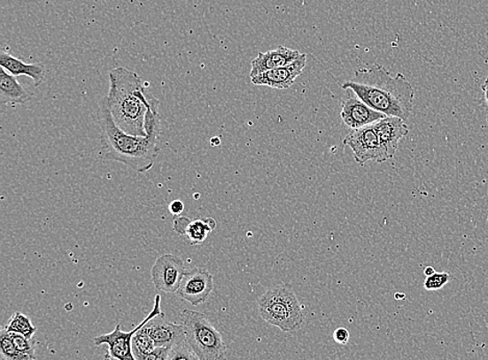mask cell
I'll return each mask as SVG.
<instances>
[{
    "label": "cell",
    "instance_id": "1",
    "mask_svg": "<svg viewBox=\"0 0 488 360\" xmlns=\"http://www.w3.org/2000/svg\"><path fill=\"white\" fill-rule=\"evenodd\" d=\"M344 90L351 88L360 99L379 113L407 121L414 110V90L402 73L392 74L381 65L355 71L352 79L345 82Z\"/></svg>",
    "mask_w": 488,
    "mask_h": 360
},
{
    "label": "cell",
    "instance_id": "2",
    "mask_svg": "<svg viewBox=\"0 0 488 360\" xmlns=\"http://www.w3.org/2000/svg\"><path fill=\"white\" fill-rule=\"evenodd\" d=\"M97 119L101 128V157L125 164L139 173L152 169L159 152L160 132H147L146 137L124 133L112 119L105 97L99 102Z\"/></svg>",
    "mask_w": 488,
    "mask_h": 360
},
{
    "label": "cell",
    "instance_id": "3",
    "mask_svg": "<svg viewBox=\"0 0 488 360\" xmlns=\"http://www.w3.org/2000/svg\"><path fill=\"white\" fill-rule=\"evenodd\" d=\"M110 91L105 96L112 119L124 133L146 137L147 88L138 74L128 68L112 69L109 73Z\"/></svg>",
    "mask_w": 488,
    "mask_h": 360
},
{
    "label": "cell",
    "instance_id": "4",
    "mask_svg": "<svg viewBox=\"0 0 488 360\" xmlns=\"http://www.w3.org/2000/svg\"><path fill=\"white\" fill-rule=\"evenodd\" d=\"M259 314L264 321L283 333H295L305 322L301 303L293 287L288 283L274 286L261 295Z\"/></svg>",
    "mask_w": 488,
    "mask_h": 360
},
{
    "label": "cell",
    "instance_id": "5",
    "mask_svg": "<svg viewBox=\"0 0 488 360\" xmlns=\"http://www.w3.org/2000/svg\"><path fill=\"white\" fill-rule=\"evenodd\" d=\"M181 320L186 340L200 360H228V347L222 335L205 314L184 310Z\"/></svg>",
    "mask_w": 488,
    "mask_h": 360
},
{
    "label": "cell",
    "instance_id": "6",
    "mask_svg": "<svg viewBox=\"0 0 488 360\" xmlns=\"http://www.w3.org/2000/svg\"><path fill=\"white\" fill-rule=\"evenodd\" d=\"M160 316H164V314L162 310H160V296L158 295V296H156V301H154L153 310L150 312V315H148L145 320H143L138 326L132 330V332H122L120 324H118L114 332L94 338L93 344L97 347L108 345L110 356L117 360H136L133 353L134 335L140 328L144 326L148 321Z\"/></svg>",
    "mask_w": 488,
    "mask_h": 360
},
{
    "label": "cell",
    "instance_id": "7",
    "mask_svg": "<svg viewBox=\"0 0 488 360\" xmlns=\"http://www.w3.org/2000/svg\"><path fill=\"white\" fill-rule=\"evenodd\" d=\"M345 146L350 147L354 153V159L357 164L364 165L368 162L383 164L388 161L373 124L366 127L353 129L346 138L344 139Z\"/></svg>",
    "mask_w": 488,
    "mask_h": 360
},
{
    "label": "cell",
    "instance_id": "8",
    "mask_svg": "<svg viewBox=\"0 0 488 360\" xmlns=\"http://www.w3.org/2000/svg\"><path fill=\"white\" fill-rule=\"evenodd\" d=\"M186 272L181 257L174 255L159 257L151 270L153 285L159 291L177 293Z\"/></svg>",
    "mask_w": 488,
    "mask_h": 360
},
{
    "label": "cell",
    "instance_id": "9",
    "mask_svg": "<svg viewBox=\"0 0 488 360\" xmlns=\"http://www.w3.org/2000/svg\"><path fill=\"white\" fill-rule=\"evenodd\" d=\"M345 92L346 98L342 103L341 117L349 128L359 129L372 126L386 117L362 102L351 88H346Z\"/></svg>",
    "mask_w": 488,
    "mask_h": 360
},
{
    "label": "cell",
    "instance_id": "10",
    "mask_svg": "<svg viewBox=\"0 0 488 360\" xmlns=\"http://www.w3.org/2000/svg\"><path fill=\"white\" fill-rule=\"evenodd\" d=\"M213 288V275L206 270L196 268L184 273L177 294L189 303L198 306L210 297Z\"/></svg>",
    "mask_w": 488,
    "mask_h": 360
},
{
    "label": "cell",
    "instance_id": "11",
    "mask_svg": "<svg viewBox=\"0 0 488 360\" xmlns=\"http://www.w3.org/2000/svg\"><path fill=\"white\" fill-rule=\"evenodd\" d=\"M306 65V55H302L293 63L282 68L267 71V73L253 76L252 84L255 86H267L278 90H287L294 85L297 78L302 74Z\"/></svg>",
    "mask_w": 488,
    "mask_h": 360
},
{
    "label": "cell",
    "instance_id": "12",
    "mask_svg": "<svg viewBox=\"0 0 488 360\" xmlns=\"http://www.w3.org/2000/svg\"><path fill=\"white\" fill-rule=\"evenodd\" d=\"M373 126L386 156L389 159L394 157L400 141L409 134V127L406 121L398 117L386 116L383 119L374 123Z\"/></svg>",
    "mask_w": 488,
    "mask_h": 360
},
{
    "label": "cell",
    "instance_id": "13",
    "mask_svg": "<svg viewBox=\"0 0 488 360\" xmlns=\"http://www.w3.org/2000/svg\"><path fill=\"white\" fill-rule=\"evenodd\" d=\"M301 55L302 53L298 50H290L284 46H278L276 50L267 52H259L258 57L252 62L250 78L267 73V71L288 66Z\"/></svg>",
    "mask_w": 488,
    "mask_h": 360
},
{
    "label": "cell",
    "instance_id": "14",
    "mask_svg": "<svg viewBox=\"0 0 488 360\" xmlns=\"http://www.w3.org/2000/svg\"><path fill=\"white\" fill-rule=\"evenodd\" d=\"M164 316L157 317L145 324L157 348H171L186 339L182 324H174L163 320Z\"/></svg>",
    "mask_w": 488,
    "mask_h": 360
},
{
    "label": "cell",
    "instance_id": "15",
    "mask_svg": "<svg viewBox=\"0 0 488 360\" xmlns=\"http://www.w3.org/2000/svg\"><path fill=\"white\" fill-rule=\"evenodd\" d=\"M34 94L16 80V76L0 69V102L3 104H25L33 99Z\"/></svg>",
    "mask_w": 488,
    "mask_h": 360
},
{
    "label": "cell",
    "instance_id": "16",
    "mask_svg": "<svg viewBox=\"0 0 488 360\" xmlns=\"http://www.w3.org/2000/svg\"><path fill=\"white\" fill-rule=\"evenodd\" d=\"M0 66L12 75L28 76L34 80L35 87L40 86L44 80L45 69L43 65L25 63L8 52L3 51L0 53Z\"/></svg>",
    "mask_w": 488,
    "mask_h": 360
},
{
    "label": "cell",
    "instance_id": "17",
    "mask_svg": "<svg viewBox=\"0 0 488 360\" xmlns=\"http://www.w3.org/2000/svg\"><path fill=\"white\" fill-rule=\"evenodd\" d=\"M217 226V223L213 219L195 220L190 221L187 229V235L192 245H200L207 239L213 229Z\"/></svg>",
    "mask_w": 488,
    "mask_h": 360
},
{
    "label": "cell",
    "instance_id": "18",
    "mask_svg": "<svg viewBox=\"0 0 488 360\" xmlns=\"http://www.w3.org/2000/svg\"><path fill=\"white\" fill-rule=\"evenodd\" d=\"M8 333H15L27 336V339H33L34 334L37 332V328L33 326L31 318L15 312L9 320L8 326L4 327Z\"/></svg>",
    "mask_w": 488,
    "mask_h": 360
},
{
    "label": "cell",
    "instance_id": "19",
    "mask_svg": "<svg viewBox=\"0 0 488 360\" xmlns=\"http://www.w3.org/2000/svg\"><path fill=\"white\" fill-rule=\"evenodd\" d=\"M0 353H2L4 360H35V358L17 349L5 328H3L2 333H0Z\"/></svg>",
    "mask_w": 488,
    "mask_h": 360
},
{
    "label": "cell",
    "instance_id": "20",
    "mask_svg": "<svg viewBox=\"0 0 488 360\" xmlns=\"http://www.w3.org/2000/svg\"><path fill=\"white\" fill-rule=\"evenodd\" d=\"M156 344L150 333H148L145 326L136 333L133 338V353L134 356L148 354L156 349Z\"/></svg>",
    "mask_w": 488,
    "mask_h": 360
},
{
    "label": "cell",
    "instance_id": "21",
    "mask_svg": "<svg viewBox=\"0 0 488 360\" xmlns=\"http://www.w3.org/2000/svg\"><path fill=\"white\" fill-rule=\"evenodd\" d=\"M168 360H200L196 353L192 349V347L190 346L188 341L184 339L170 348V352L168 356Z\"/></svg>",
    "mask_w": 488,
    "mask_h": 360
},
{
    "label": "cell",
    "instance_id": "22",
    "mask_svg": "<svg viewBox=\"0 0 488 360\" xmlns=\"http://www.w3.org/2000/svg\"><path fill=\"white\" fill-rule=\"evenodd\" d=\"M9 333L12 341H13V343L16 346L18 350L21 351L22 353L27 354V356H29L35 358V340L27 339V336L19 333Z\"/></svg>",
    "mask_w": 488,
    "mask_h": 360
},
{
    "label": "cell",
    "instance_id": "23",
    "mask_svg": "<svg viewBox=\"0 0 488 360\" xmlns=\"http://www.w3.org/2000/svg\"><path fill=\"white\" fill-rule=\"evenodd\" d=\"M451 280V274L448 272H434L430 276H427L424 282V287L427 291H438L448 285Z\"/></svg>",
    "mask_w": 488,
    "mask_h": 360
},
{
    "label": "cell",
    "instance_id": "24",
    "mask_svg": "<svg viewBox=\"0 0 488 360\" xmlns=\"http://www.w3.org/2000/svg\"><path fill=\"white\" fill-rule=\"evenodd\" d=\"M170 348H156L152 352L136 356V360H168Z\"/></svg>",
    "mask_w": 488,
    "mask_h": 360
},
{
    "label": "cell",
    "instance_id": "25",
    "mask_svg": "<svg viewBox=\"0 0 488 360\" xmlns=\"http://www.w3.org/2000/svg\"><path fill=\"white\" fill-rule=\"evenodd\" d=\"M333 340L339 345H347L350 340V333L347 328L339 327L333 333Z\"/></svg>",
    "mask_w": 488,
    "mask_h": 360
},
{
    "label": "cell",
    "instance_id": "26",
    "mask_svg": "<svg viewBox=\"0 0 488 360\" xmlns=\"http://www.w3.org/2000/svg\"><path fill=\"white\" fill-rule=\"evenodd\" d=\"M190 220L187 217L177 218L174 223V229L178 234H186Z\"/></svg>",
    "mask_w": 488,
    "mask_h": 360
},
{
    "label": "cell",
    "instance_id": "27",
    "mask_svg": "<svg viewBox=\"0 0 488 360\" xmlns=\"http://www.w3.org/2000/svg\"><path fill=\"white\" fill-rule=\"evenodd\" d=\"M184 210V204L181 200H174V203L170 204V211L172 215L180 216Z\"/></svg>",
    "mask_w": 488,
    "mask_h": 360
},
{
    "label": "cell",
    "instance_id": "28",
    "mask_svg": "<svg viewBox=\"0 0 488 360\" xmlns=\"http://www.w3.org/2000/svg\"><path fill=\"white\" fill-rule=\"evenodd\" d=\"M482 91H484V102L486 109V121L488 124V76L484 86H482Z\"/></svg>",
    "mask_w": 488,
    "mask_h": 360
},
{
    "label": "cell",
    "instance_id": "29",
    "mask_svg": "<svg viewBox=\"0 0 488 360\" xmlns=\"http://www.w3.org/2000/svg\"><path fill=\"white\" fill-rule=\"evenodd\" d=\"M434 272H437L436 270H434L432 267H427L425 270H424V273L426 276H430L432 275Z\"/></svg>",
    "mask_w": 488,
    "mask_h": 360
}]
</instances>
